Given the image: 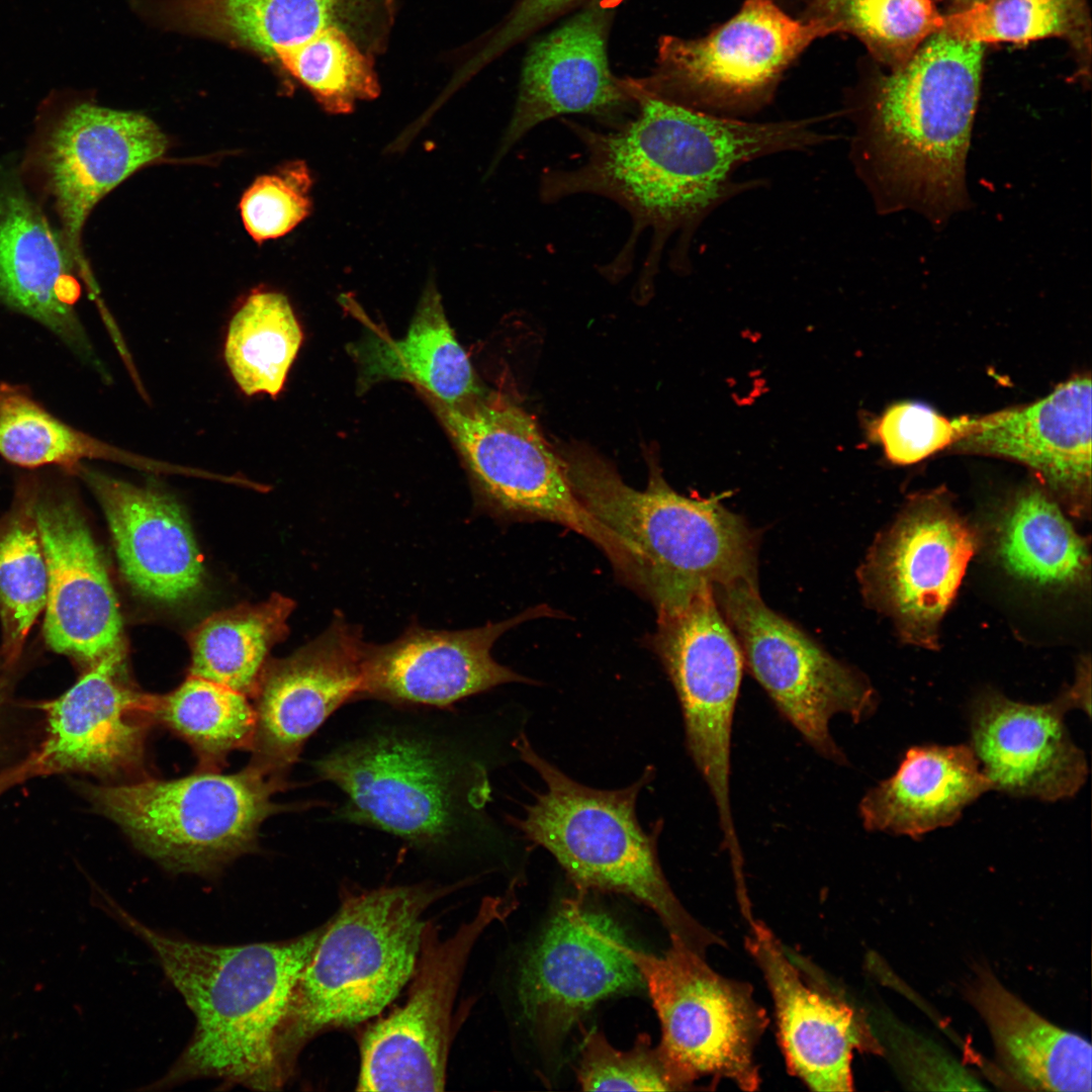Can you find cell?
<instances>
[{"label": "cell", "instance_id": "obj_24", "mask_svg": "<svg viewBox=\"0 0 1092 1092\" xmlns=\"http://www.w3.org/2000/svg\"><path fill=\"white\" fill-rule=\"evenodd\" d=\"M1063 693L1031 705L987 690L970 707L971 747L993 790L1055 802L1073 797L1088 776L1084 752L1073 742Z\"/></svg>", "mask_w": 1092, "mask_h": 1092}, {"label": "cell", "instance_id": "obj_38", "mask_svg": "<svg viewBox=\"0 0 1092 1092\" xmlns=\"http://www.w3.org/2000/svg\"><path fill=\"white\" fill-rule=\"evenodd\" d=\"M48 567L32 498L0 527V620L7 663L19 656L26 636L46 608Z\"/></svg>", "mask_w": 1092, "mask_h": 1092}, {"label": "cell", "instance_id": "obj_17", "mask_svg": "<svg viewBox=\"0 0 1092 1092\" xmlns=\"http://www.w3.org/2000/svg\"><path fill=\"white\" fill-rule=\"evenodd\" d=\"M347 797L343 817L419 844L442 841L456 821L453 767L427 742L381 734L345 745L315 762Z\"/></svg>", "mask_w": 1092, "mask_h": 1092}, {"label": "cell", "instance_id": "obj_39", "mask_svg": "<svg viewBox=\"0 0 1092 1092\" xmlns=\"http://www.w3.org/2000/svg\"><path fill=\"white\" fill-rule=\"evenodd\" d=\"M275 60L331 113L351 112L358 101L379 94L371 60L340 26L325 28L301 44L278 53Z\"/></svg>", "mask_w": 1092, "mask_h": 1092}, {"label": "cell", "instance_id": "obj_41", "mask_svg": "<svg viewBox=\"0 0 1092 1092\" xmlns=\"http://www.w3.org/2000/svg\"><path fill=\"white\" fill-rule=\"evenodd\" d=\"M577 1081L584 1091H681L692 1089L648 1034L620 1051L597 1030L583 1038Z\"/></svg>", "mask_w": 1092, "mask_h": 1092}, {"label": "cell", "instance_id": "obj_14", "mask_svg": "<svg viewBox=\"0 0 1092 1092\" xmlns=\"http://www.w3.org/2000/svg\"><path fill=\"white\" fill-rule=\"evenodd\" d=\"M650 646L679 701L690 756L717 808L728 850L739 848L731 811V736L744 659L713 593L657 617Z\"/></svg>", "mask_w": 1092, "mask_h": 1092}, {"label": "cell", "instance_id": "obj_32", "mask_svg": "<svg viewBox=\"0 0 1092 1092\" xmlns=\"http://www.w3.org/2000/svg\"><path fill=\"white\" fill-rule=\"evenodd\" d=\"M365 0H180L202 31L270 59L330 26L348 30Z\"/></svg>", "mask_w": 1092, "mask_h": 1092}, {"label": "cell", "instance_id": "obj_8", "mask_svg": "<svg viewBox=\"0 0 1092 1092\" xmlns=\"http://www.w3.org/2000/svg\"><path fill=\"white\" fill-rule=\"evenodd\" d=\"M432 401L466 464L480 510L502 522L566 527L603 551L623 583L638 586V557L582 506L561 459L525 411L497 394L456 404Z\"/></svg>", "mask_w": 1092, "mask_h": 1092}, {"label": "cell", "instance_id": "obj_35", "mask_svg": "<svg viewBox=\"0 0 1092 1092\" xmlns=\"http://www.w3.org/2000/svg\"><path fill=\"white\" fill-rule=\"evenodd\" d=\"M303 334L287 297L252 292L232 316L223 346L228 369L247 396L281 392Z\"/></svg>", "mask_w": 1092, "mask_h": 1092}, {"label": "cell", "instance_id": "obj_31", "mask_svg": "<svg viewBox=\"0 0 1092 1092\" xmlns=\"http://www.w3.org/2000/svg\"><path fill=\"white\" fill-rule=\"evenodd\" d=\"M357 357L365 382L407 381L445 404L482 393L468 355L450 328L433 287L425 291L403 339H370L357 348Z\"/></svg>", "mask_w": 1092, "mask_h": 1092}, {"label": "cell", "instance_id": "obj_4", "mask_svg": "<svg viewBox=\"0 0 1092 1092\" xmlns=\"http://www.w3.org/2000/svg\"><path fill=\"white\" fill-rule=\"evenodd\" d=\"M562 463L582 506L638 557L643 597L657 617L680 611L707 589L758 584V534L718 499L678 493L654 461L642 490L590 451L573 449Z\"/></svg>", "mask_w": 1092, "mask_h": 1092}, {"label": "cell", "instance_id": "obj_44", "mask_svg": "<svg viewBox=\"0 0 1092 1092\" xmlns=\"http://www.w3.org/2000/svg\"><path fill=\"white\" fill-rule=\"evenodd\" d=\"M900 1029L893 1058L907 1085L913 1089H985L938 1045L912 1030Z\"/></svg>", "mask_w": 1092, "mask_h": 1092}, {"label": "cell", "instance_id": "obj_40", "mask_svg": "<svg viewBox=\"0 0 1092 1092\" xmlns=\"http://www.w3.org/2000/svg\"><path fill=\"white\" fill-rule=\"evenodd\" d=\"M834 18L895 69L941 30L944 16L932 0H844Z\"/></svg>", "mask_w": 1092, "mask_h": 1092}, {"label": "cell", "instance_id": "obj_13", "mask_svg": "<svg viewBox=\"0 0 1092 1092\" xmlns=\"http://www.w3.org/2000/svg\"><path fill=\"white\" fill-rule=\"evenodd\" d=\"M980 542L945 491L914 494L857 571L863 598L906 643L936 648L941 621Z\"/></svg>", "mask_w": 1092, "mask_h": 1092}, {"label": "cell", "instance_id": "obj_29", "mask_svg": "<svg viewBox=\"0 0 1092 1092\" xmlns=\"http://www.w3.org/2000/svg\"><path fill=\"white\" fill-rule=\"evenodd\" d=\"M991 790L970 745L914 746L892 777L863 796L858 813L869 831L917 838L952 825Z\"/></svg>", "mask_w": 1092, "mask_h": 1092}, {"label": "cell", "instance_id": "obj_3", "mask_svg": "<svg viewBox=\"0 0 1092 1092\" xmlns=\"http://www.w3.org/2000/svg\"><path fill=\"white\" fill-rule=\"evenodd\" d=\"M106 908L152 950L195 1017L186 1048L146 1089L198 1079L260 1091L281 1088L277 1032L324 925L284 941L215 945L155 929L111 900Z\"/></svg>", "mask_w": 1092, "mask_h": 1092}, {"label": "cell", "instance_id": "obj_27", "mask_svg": "<svg viewBox=\"0 0 1092 1092\" xmlns=\"http://www.w3.org/2000/svg\"><path fill=\"white\" fill-rule=\"evenodd\" d=\"M605 40L603 16L587 11L532 48L498 159L540 122L567 113L605 114L633 96L631 85L612 75Z\"/></svg>", "mask_w": 1092, "mask_h": 1092}, {"label": "cell", "instance_id": "obj_6", "mask_svg": "<svg viewBox=\"0 0 1092 1092\" xmlns=\"http://www.w3.org/2000/svg\"><path fill=\"white\" fill-rule=\"evenodd\" d=\"M515 746L535 769L545 790L515 824L524 836L547 849L578 894L625 895L650 908L670 938L705 954L722 939L700 924L670 888L658 860L657 832H646L636 815V800L650 775L620 790H597L570 779L540 756L526 736Z\"/></svg>", "mask_w": 1092, "mask_h": 1092}, {"label": "cell", "instance_id": "obj_9", "mask_svg": "<svg viewBox=\"0 0 1092 1092\" xmlns=\"http://www.w3.org/2000/svg\"><path fill=\"white\" fill-rule=\"evenodd\" d=\"M670 942L660 957L629 948L660 1022L659 1048L691 1088L710 1078L756 1090L755 1052L768 1018L753 987L719 974L680 940Z\"/></svg>", "mask_w": 1092, "mask_h": 1092}, {"label": "cell", "instance_id": "obj_22", "mask_svg": "<svg viewBox=\"0 0 1092 1092\" xmlns=\"http://www.w3.org/2000/svg\"><path fill=\"white\" fill-rule=\"evenodd\" d=\"M1091 379L1079 375L1028 405L961 418L953 444L964 451L1018 461L1078 517L1091 493Z\"/></svg>", "mask_w": 1092, "mask_h": 1092}, {"label": "cell", "instance_id": "obj_21", "mask_svg": "<svg viewBox=\"0 0 1092 1092\" xmlns=\"http://www.w3.org/2000/svg\"><path fill=\"white\" fill-rule=\"evenodd\" d=\"M124 658L122 643L39 706L47 734L32 753L36 777L82 771L113 778L142 768L152 697L130 687Z\"/></svg>", "mask_w": 1092, "mask_h": 1092}, {"label": "cell", "instance_id": "obj_23", "mask_svg": "<svg viewBox=\"0 0 1092 1092\" xmlns=\"http://www.w3.org/2000/svg\"><path fill=\"white\" fill-rule=\"evenodd\" d=\"M32 507L48 567L44 639L54 651L91 666L123 643L102 555L71 502L37 495Z\"/></svg>", "mask_w": 1092, "mask_h": 1092}, {"label": "cell", "instance_id": "obj_46", "mask_svg": "<svg viewBox=\"0 0 1092 1092\" xmlns=\"http://www.w3.org/2000/svg\"><path fill=\"white\" fill-rule=\"evenodd\" d=\"M1090 659L1083 658L1079 662L1074 685L1067 690L1065 695L1069 699L1072 708H1079L1090 714Z\"/></svg>", "mask_w": 1092, "mask_h": 1092}, {"label": "cell", "instance_id": "obj_50", "mask_svg": "<svg viewBox=\"0 0 1092 1092\" xmlns=\"http://www.w3.org/2000/svg\"><path fill=\"white\" fill-rule=\"evenodd\" d=\"M2 703H3V688H2V685L0 682V708L2 706Z\"/></svg>", "mask_w": 1092, "mask_h": 1092}, {"label": "cell", "instance_id": "obj_25", "mask_svg": "<svg viewBox=\"0 0 1092 1092\" xmlns=\"http://www.w3.org/2000/svg\"><path fill=\"white\" fill-rule=\"evenodd\" d=\"M105 514L122 575L141 596L175 605L203 581L202 557L176 499L151 483L134 485L80 464L74 471Z\"/></svg>", "mask_w": 1092, "mask_h": 1092}, {"label": "cell", "instance_id": "obj_26", "mask_svg": "<svg viewBox=\"0 0 1092 1092\" xmlns=\"http://www.w3.org/2000/svg\"><path fill=\"white\" fill-rule=\"evenodd\" d=\"M76 266L62 236L15 179L0 181V303L90 356L75 312Z\"/></svg>", "mask_w": 1092, "mask_h": 1092}, {"label": "cell", "instance_id": "obj_18", "mask_svg": "<svg viewBox=\"0 0 1092 1092\" xmlns=\"http://www.w3.org/2000/svg\"><path fill=\"white\" fill-rule=\"evenodd\" d=\"M745 947L769 990L787 1069L814 1091L853 1090L855 1052L883 1054L862 1011L752 919Z\"/></svg>", "mask_w": 1092, "mask_h": 1092}, {"label": "cell", "instance_id": "obj_45", "mask_svg": "<svg viewBox=\"0 0 1092 1092\" xmlns=\"http://www.w3.org/2000/svg\"><path fill=\"white\" fill-rule=\"evenodd\" d=\"M575 0H521L504 30L502 40L511 42L521 37L546 18Z\"/></svg>", "mask_w": 1092, "mask_h": 1092}, {"label": "cell", "instance_id": "obj_11", "mask_svg": "<svg viewBox=\"0 0 1092 1092\" xmlns=\"http://www.w3.org/2000/svg\"><path fill=\"white\" fill-rule=\"evenodd\" d=\"M838 31L843 28L835 18L800 20L774 0H745L731 19L704 37H663V78L656 90L646 92L741 119L768 100L780 76L808 46Z\"/></svg>", "mask_w": 1092, "mask_h": 1092}, {"label": "cell", "instance_id": "obj_15", "mask_svg": "<svg viewBox=\"0 0 1092 1092\" xmlns=\"http://www.w3.org/2000/svg\"><path fill=\"white\" fill-rule=\"evenodd\" d=\"M629 948L612 918L583 896L563 900L519 975V1002L535 1037L556 1045L601 1000L642 990Z\"/></svg>", "mask_w": 1092, "mask_h": 1092}, {"label": "cell", "instance_id": "obj_1", "mask_svg": "<svg viewBox=\"0 0 1092 1092\" xmlns=\"http://www.w3.org/2000/svg\"><path fill=\"white\" fill-rule=\"evenodd\" d=\"M633 88L640 104L636 118L607 133L573 129L585 145L584 162L575 169L547 172L540 186L545 201L590 193L623 206L634 231L632 243L618 260L630 253L635 238L645 229L653 235L649 262L658 261L667 240L676 234L687 252L703 219L751 186L733 180L740 167L834 140L815 129L816 117L751 122L680 105L636 85Z\"/></svg>", "mask_w": 1092, "mask_h": 1092}, {"label": "cell", "instance_id": "obj_28", "mask_svg": "<svg viewBox=\"0 0 1092 1092\" xmlns=\"http://www.w3.org/2000/svg\"><path fill=\"white\" fill-rule=\"evenodd\" d=\"M966 998L984 1020L999 1067L1025 1090L1091 1091V1044L1042 1017L979 967Z\"/></svg>", "mask_w": 1092, "mask_h": 1092}, {"label": "cell", "instance_id": "obj_16", "mask_svg": "<svg viewBox=\"0 0 1092 1092\" xmlns=\"http://www.w3.org/2000/svg\"><path fill=\"white\" fill-rule=\"evenodd\" d=\"M167 148L159 126L136 112L74 102L52 116L29 163L53 202L77 267H83L81 234L95 204Z\"/></svg>", "mask_w": 1092, "mask_h": 1092}, {"label": "cell", "instance_id": "obj_37", "mask_svg": "<svg viewBox=\"0 0 1092 1092\" xmlns=\"http://www.w3.org/2000/svg\"><path fill=\"white\" fill-rule=\"evenodd\" d=\"M1085 0H987L944 16L941 30L980 43L1062 37L1089 50Z\"/></svg>", "mask_w": 1092, "mask_h": 1092}, {"label": "cell", "instance_id": "obj_48", "mask_svg": "<svg viewBox=\"0 0 1092 1092\" xmlns=\"http://www.w3.org/2000/svg\"><path fill=\"white\" fill-rule=\"evenodd\" d=\"M844 0H814V9L818 17L834 18Z\"/></svg>", "mask_w": 1092, "mask_h": 1092}, {"label": "cell", "instance_id": "obj_43", "mask_svg": "<svg viewBox=\"0 0 1092 1092\" xmlns=\"http://www.w3.org/2000/svg\"><path fill=\"white\" fill-rule=\"evenodd\" d=\"M870 431L891 462L909 465L953 445L961 425L960 419L948 420L925 404L904 401L889 406Z\"/></svg>", "mask_w": 1092, "mask_h": 1092}, {"label": "cell", "instance_id": "obj_12", "mask_svg": "<svg viewBox=\"0 0 1092 1092\" xmlns=\"http://www.w3.org/2000/svg\"><path fill=\"white\" fill-rule=\"evenodd\" d=\"M511 894L486 897L449 937L427 922L404 1004L373 1023L360 1044L358 1091H443L454 1001L482 932L516 908Z\"/></svg>", "mask_w": 1092, "mask_h": 1092}, {"label": "cell", "instance_id": "obj_36", "mask_svg": "<svg viewBox=\"0 0 1092 1092\" xmlns=\"http://www.w3.org/2000/svg\"><path fill=\"white\" fill-rule=\"evenodd\" d=\"M151 714L209 764L251 747L255 733V709L246 695L192 675L170 694L153 697Z\"/></svg>", "mask_w": 1092, "mask_h": 1092}, {"label": "cell", "instance_id": "obj_49", "mask_svg": "<svg viewBox=\"0 0 1092 1092\" xmlns=\"http://www.w3.org/2000/svg\"><path fill=\"white\" fill-rule=\"evenodd\" d=\"M952 1L956 2L957 4H959L960 6H962L963 8H966V7H969V6H972L974 4L981 3V2H984V1H987V0H952ZM963 8H961V9H963Z\"/></svg>", "mask_w": 1092, "mask_h": 1092}, {"label": "cell", "instance_id": "obj_5", "mask_svg": "<svg viewBox=\"0 0 1092 1092\" xmlns=\"http://www.w3.org/2000/svg\"><path fill=\"white\" fill-rule=\"evenodd\" d=\"M447 889L385 887L347 897L291 991L275 1043L286 1082L301 1049L318 1033L378 1015L412 979L425 912Z\"/></svg>", "mask_w": 1092, "mask_h": 1092}, {"label": "cell", "instance_id": "obj_20", "mask_svg": "<svg viewBox=\"0 0 1092 1092\" xmlns=\"http://www.w3.org/2000/svg\"><path fill=\"white\" fill-rule=\"evenodd\" d=\"M543 617H559V612L538 605L504 621L454 631L414 623L393 641L366 642L360 698L446 707L504 684L528 682L498 663L491 649L507 631Z\"/></svg>", "mask_w": 1092, "mask_h": 1092}, {"label": "cell", "instance_id": "obj_34", "mask_svg": "<svg viewBox=\"0 0 1092 1092\" xmlns=\"http://www.w3.org/2000/svg\"><path fill=\"white\" fill-rule=\"evenodd\" d=\"M0 456L24 468L47 465L71 471L90 459L124 464L154 473H176L181 465L134 454L62 422L24 389L0 383Z\"/></svg>", "mask_w": 1092, "mask_h": 1092}, {"label": "cell", "instance_id": "obj_10", "mask_svg": "<svg viewBox=\"0 0 1092 1092\" xmlns=\"http://www.w3.org/2000/svg\"><path fill=\"white\" fill-rule=\"evenodd\" d=\"M713 593L739 643L744 665L780 713L815 751L845 762L829 723L839 714L859 723L875 712L877 695L866 676L768 608L758 584L738 582L717 586Z\"/></svg>", "mask_w": 1092, "mask_h": 1092}, {"label": "cell", "instance_id": "obj_42", "mask_svg": "<svg viewBox=\"0 0 1092 1092\" xmlns=\"http://www.w3.org/2000/svg\"><path fill=\"white\" fill-rule=\"evenodd\" d=\"M311 176L303 162L258 177L240 201L243 223L259 243L291 232L311 210Z\"/></svg>", "mask_w": 1092, "mask_h": 1092}, {"label": "cell", "instance_id": "obj_19", "mask_svg": "<svg viewBox=\"0 0 1092 1092\" xmlns=\"http://www.w3.org/2000/svg\"><path fill=\"white\" fill-rule=\"evenodd\" d=\"M365 645L361 627L339 612L317 637L266 664L255 693L252 765L283 779L312 733L360 698Z\"/></svg>", "mask_w": 1092, "mask_h": 1092}, {"label": "cell", "instance_id": "obj_33", "mask_svg": "<svg viewBox=\"0 0 1092 1092\" xmlns=\"http://www.w3.org/2000/svg\"><path fill=\"white\" fill-rule=\"evenodd\" d=\"M294 608L292 599L273 593L260 604L210 615L189 637V675L255 694L271 648L289 632L287 621Z\"/></svg>", "mask_w": 1092, "mask_h": 1092}, {"label": "cell", "instance_id": "obj_47", "mask_svg": "<svg viewBox=\"0 0 1092 1092\" xmlns=\"http://www.w3.org/2000/svg\"><path fill=\"white\" fill-rule=\"evenodd\" d=\"M31 777H35V772L33 757L30 754L22 762L0 774V795Z\"/></svg>", "mask_w": 1092, "mask_h": 1092}, {"label": "cell", "instance_id": "obj_30", "mask_svg": "<svg viewBox=\"0 0 1092 1092\" xmlns=\"http://www.w3.org/2000/svg\"><path fill=\"white\" fill-rule=\"evenodd\" d=\"M992 533L995 557L1018 580L1055 590L1089 582L1088 544L1043 488L1014 494L995 518Z\"/></svg>", "mask_w": 1092, "mask_h": 1092}, {"label": "cell", "instance_id": "obj_2", "mask_svg": "<svg viewBox=\"0 0 1092 1092\" xmlns=\"http://www.w3.org/2000/svg\"><path fill=\"white\" fill-rule=\"evenodd\" d=\"M983 55V43L939 30L855 114L849 157L880 213L910 210L942 226L968 207Z\"/></svg>", "mask_w": 1092, "mask_h": 1092}, {"label": "cell", "instance_id": "obj_7", "mask_svg": "<svg viewBox=\"0 0 1092 1092\" xmlns=\"http://www.w3.org/2000/svg\"><path fill=\"white\" fill-rule=\"evenodd\" d=\"M284 785L250 764L232 775L208 771L82 789L149 857L172 872L204 876L255 847L262 822L285 810L272 802Z\"/></svg>", "mask_w": 1092, "mask_h": 1092}]
</instances>
